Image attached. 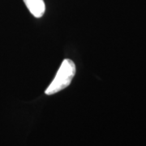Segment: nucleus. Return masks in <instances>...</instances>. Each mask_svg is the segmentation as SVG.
<instances>
[{
  "label": "nucleus",
  "instance_id": "nucleus-1",
  "mask_svg": "<svg viewBox=\"0 0 146 146\" xmlns=\"http://www.w3.org/2000/svg\"><path fill=\"white\" fill-rule=\"evenodd\" d=\"M76 74V65L71 59H64L50 86L46 90V94L52 95L66 89L71 84Z\"/></svg>",
  "mask_w": 146,
  "mask_h": 146
},
{
  "label": "nucleus",
  "instance_id": "nucleus-2",
  "mask_svg": "<svg viewBox=\"0 0 146 146\" xmlns=\"http://www.w3.org/2000/svg\"><path fill=\"white\" fill-rule=\"evenodd\" d=\"M27 8L36 18H41L46 11V5L43 0H24Z\"/></svg>",
  "mask_w": 146,
  "mask_h": 146
}]
</instances>
